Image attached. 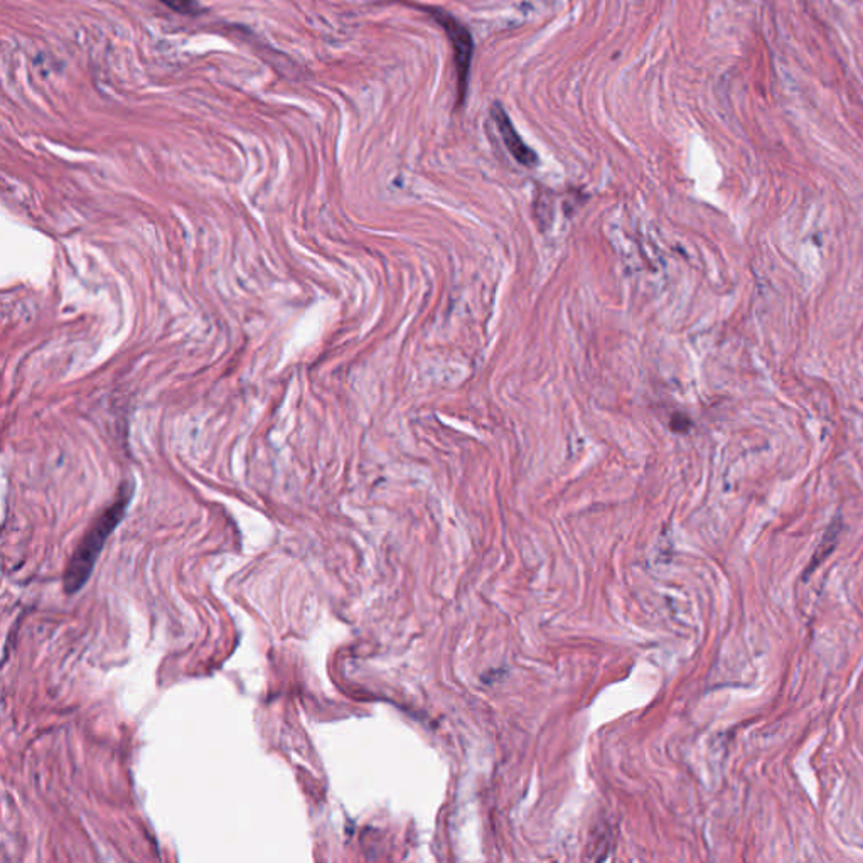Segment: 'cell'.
Returning <instances> with one entry per match:
<instances>
[{
	"instance_id": "6da1fadb",
	"label": "cell",
	"mask_w": 863,
	"mask_h": 863,
	"mask_svg": "<svg viewBox=\"0 0 863 863\" xmlns=\"http://www.w3.org/2000/svg\"><path fill=\"white\" fill-rule=\"evenodd\" d=\"M132 486L121 487L115 503L98 516L97 521L93 523V526L89 528L87 535L83 536V540H81L80 546L76 548L73 557L67 562V568L65 573V590L67 594H75V592H78L81 587L87 584L107 538L112 535V531L115 530V526L119 525L120 519L124 518L126 506H129L130 498H132Z\"/></svg>"
},
{
	"instance_id": "7a4b0ae2",
	"label": "cell",
	"mask_w": 863,
	"mask_h": 863,
	"mask_svg": "<svg viewBox=\"0 0 863 863\" xmlns=\"http://www.w3.org/2000/svg\"><path fill=\"white\" fill-rule=\"evenodd\" d=\"M430 16L435 19L437 24L442 26L445 31L447 38L450 40V46L454 49V65L455 75H457V97L459 102L464 100L465 93H467L469 83V71H471V61L474 53L472 36L469 29L454 16L447 13L440 9H430Z\"/></svg>"
},
{
	"instance_id": "3957f363",
	"label": "cell",
	"mask_w": 863,
	"mask_h": 863,
	"mask_svg": "<svg viewBox=\"0 0 863 863\" xmlns=\"http://www.w3.org/2000/svg\"><path fill=\"white\" fill-rule=\"evenodd\" d=\"M491 116H492V120L496 121V126H498L501 139H503L508 152L511 153L519 164H523L526 167L535 165L536 161H538V157H536V153L533 152L525 142H523V139L519 137L516 130H514L508 113L504 112V108L501 107L499 103H494V105L491 107Z\"/></svg>"
},
{
	"instance_id": "277c9868",
	"label": "cell",
	"mask_w": 863,
	"mask_h": 863,
	"mask_svg": "<svg viewBox=\"0 0 863 863\" xmlns=\"http://www.w3.org/2000/svg\"><path fill=\"white\" fill-rule=\"evenodd\" d=\"M159 2L169 7L170 11L183 13V16H197L202 11L196 0H159Z\"/></svg>"
}]
</instances>
